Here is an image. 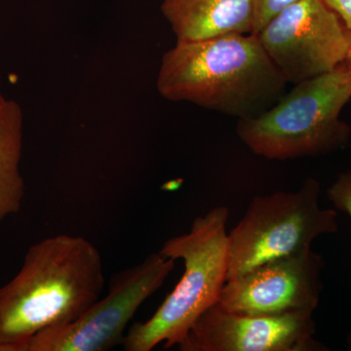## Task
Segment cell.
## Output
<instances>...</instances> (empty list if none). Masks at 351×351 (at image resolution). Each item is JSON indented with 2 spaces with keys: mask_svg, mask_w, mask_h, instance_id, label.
I'll use <instances>...</instances> for the list:
<instances>
[{
  "mask_svg": "<svg viewBox=\"0 0 351 351\" xmlns=\"http://www.w3.org/2000/svg\"><path fill=\"white\" fill-rule=\"evenodd\" d=\"M24 113L17 101L6 100L0 106V226L17 214L25 196V182L20 172L23 149Z\"/></svg>",
  "mask_w": 351,
  "mask_h": 351,
  "instance_id": "cell-11",
  "label": "cell"
},
{
  "mask_svg": "<svg viewBox=\"0 0 351 351\" xmlns=\"http://www.w3.org/2000/svg\"><path fill=\"white\" fill-rule=\"evenodd\" d=\"M343 64H346V68L348 69L351 73V36L350 48H348V55H346V61L343 62Z\"/></svg>",
  "mask_w": 351,
  "mask_h": 351,
  "instance_id": "cell-15",
  "label": "cell"
},
{
  "mask_svg": "<svg viewBox=\"0 0 351 351\" xmlns=\"http://www.w3.org/2000/svg\"><path fill=\"white\" fill-rule=\"evenodd\" d=\"M228 207H215L197 217L188 233L163 244L159 252L182 260L184 274L149 320L129 328L124 350L151 351L162 343L165 348L177 346L196 320L219 302L228 280Z\"/></svg>",
  "mask_w": 351,
  "mask_h": 351,
  "instance_id": "cell-3",
  "label": "cell"
},
{
  "mask_svg": "<svg viewBox=\"0 0 351 351\" xmlns=\"http://www.w3.org/2000/svg\"><path fill=\"white\" fill-rule=\"evenodd\" d=\"M297 0H255L253 34H257L277 13Z\"/></svg>",
  "mask_w": 351,
  "mask_h": 351,
  "instance_id": "cell-13",
  "label": "cell"
},
{
  "mask_svg": "<svg viewBox=\"0 0 351 351\" xmlns=\"http://www.w3.org/2000/svg\"><path fill=\"white\" fill-rule=\"evenodd\" d=\"M351 99V73L345 64L295 84L269 110L239 119L240 140L257 156L291 160L343 149L351 129L341 120Z\"/></svg>",
  "mask_w": 351,
  "mask_h": 351,
  "instance_id": "cell-4",
  "label": "cell"
},
{
  "mask_svg": "<svg viewBox=\"0 0 351 351\" xmlns=\"http://www.w3.org/2000/svg\"><path fill=\"white\" fill-rule=\"evenodd\" d=\"M160 252L110 279L108 294L78 319L29 339L21 351H107L123 343L126 328L140 306L159 290L175 269Z\"/></svg>",
  "mask_w": 351,
  "mask_h": 351,
  "instance_id": "cell-6",
  "label": "cell"
},
{
  "mask_svg": "<svg viewBox=\"0 0 351 351\" xmlns=\"http://www.w3.org/2000/svg\"><path fill=\"white\" fill-rule=\"evenodd\" d=\"M257 36L286 82L295 85L343 64L351 32L321 0H297L277 13Z\"/></svg>",
  "mask_w": 351,
  "mask_h": 351,
  "instance_id": "cell-7",
  "label": "cell"
},
{
  "mask_svg": "<svg viewBox=\"0 0 351 351\" xmlns=\"http://www.w3.org/2000/svg\"><path fill=\"white\" fill-rule=\"evenodd\" d=\"M346 343H348V350H351V332L348 335V339H346Z\"/></svg>",
  "mask_w": 351,
  "mask_h": 351,
  "instance_id": "cell-16",
  "label": "cell"
},
{
  "mask_svg": "<svg viewBox=\"0 0 351 351\" xmlns=\"http://www.w3.org/2000/svg\"><path fill=\"white\" fill-rule=\"evenodd\" d=\"M104 285L100 252L84 237L60 234L32 245L17 276L0 287V351H21L38 332L78 319Z\"/></svg>",
  "mask_w": 351,
  "mask_h": 351,
  "instance_id": "cell-2",
  "label": "cell"
},
{
  "mask_svg": "<svg viewBox=\"0 0 351 351\" xmlns=\"http://www.w3.org/2000/svg\"><path fill=\"white\" fill-rule=\"evenodd\" d=\"M313 311L276 315L230 313L219 302L178 343L181 351H328L314 336Z\"/></svg>",
  "mask_w": 351,
  "mask_h": 351,
  "instance_id": "cell-9",
  "label": "cell"
},
{
  "mask_svg": "<svg viewBox=\"0 0 351 351\" xmlns=\"http://www.w3.org/2000/svg\"><path fill=\"white\" fill-rule=\"evenodd\" d=\"M325 261L313 248L263 263L226 280L219 304L246 315L315 311L322 292Z\"/></svg>",
  "mask_w": 351,
  "mask_h": 351,
  "instance_id": "cell-8",
  "label": "cell"
},
{
  "mask_svg": "<svg viewBox=\"0 0 351 351\" xmlns=\"http://www.w3.org/2000/svg\"><path fill=\"white\" fill-rule=\"evenodd\" d=\"M6 100L7 99L3 96V94L1 93V90H0V106H1Z\"/></svg>",
  "mask_w": 351,
  "mask_h": 351,
  "instance_id": "cell-17",
  "label": "cell"
},
{
  "mask_svg": "<svg viewBox=\"0 0 351 351\" xmlns=\"http://www.w3.org/2000/svg\"><path fill=\"white\" fill-rule=\"evenodd\" d=\"M287 84L255 34L177 41L161 58L156 80L166 100L188 101L239 120L269 110Z\"/></svg>",
  "mask_w": 351,
  "mask_h": 351,
  "instance_id": "cell-1",
  "label": "cell"
},
{
  "mask_svg": "<svg viewBox=\"0 0 351 351\" xmlns=\"http://www.w3.org/2000/svg\"><path fill=\"white\" fill-rule=\"evenodd\" d=\"M321 1L330 10L338 15L346 29L351 32V0H321Z\"/></svg>",
  "mask_w": 351,
  "mask_h": 351,
  "instance_id": "cell-14",
  "label": "cell"
},
{
  "mask_svg": "<svg viewBox=\"0 0 351 351\" xmlns=\"http://www.w3.org/2000/svg\"><path fill=\"white\" fill-rule=\"evenodd\" d=\"M160 9L177 41L253 34L255 0H162Z\"/></svg>",
  "mask_w": 351,
  "mask_h": 351,
  "instance_id": "cell-10",
  "label": "cell"
},
{
  "mask_svg": "<svg viewBox=\"0 0 351 351\" xmlns=\"http://www.w3.org/2000/svg\"><path fill=\"white\" fill-rule=\"evenodd\" d=\"M327 196L336 209L345 212L351 219V170L339 175L328 189Z\"/></svg>",
  "mask_w": 351,
  "mask_h": 351,
  "instance_id": "cell-12",
  "label": "cell"
},
{
  "mask_svg": "<svg viewBox=\"0 0 351 351\" xmlns=\"http://www.w3.org/2000/svg\"><path fill=\"white\" fill-rule=\"evenodd\" d=\"M320 182L309 178L299 191L254 197L228 233V280L306 251L321 235L338 232V214L320 207Z\"/></svg>",
  "mask_w": 351,
  "mask_h": 351,
  "instance_id": "cell-5",
  "label": "cell"
}]
</instances>
